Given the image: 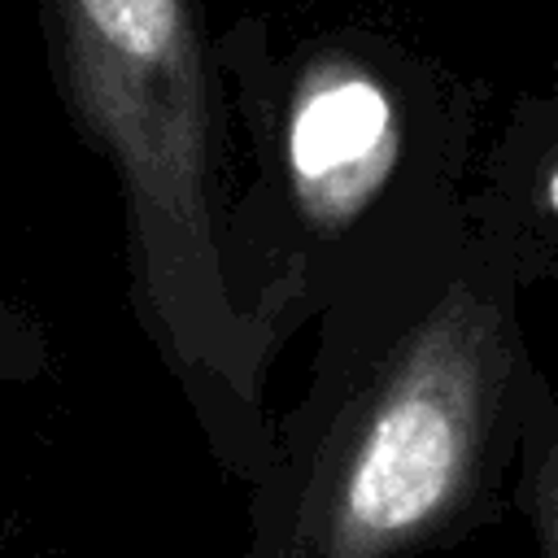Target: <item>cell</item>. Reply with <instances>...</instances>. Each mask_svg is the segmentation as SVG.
Listing matches in <instances>:
<instances>
[{
    "label": "cell",
    "mask_w": 558,
    "mask_h": 558,
    "mask_svg": "<svg viewBox=\"0 0 558 558\" xmlns=\"http://www.w3.org/2000/svg\"><path fill=\"white\" fill-rule=\"evenodd\" d=\"M510 366V310L453 288L410 331L331 466L327 558H392L466 506Z\"/></svg>",
    "instance_id": "6da1fadb"
},
{
    "label": "cell",
    "mask_w": 558,
    "mask_h": 558,
    "mask_svg": "<svg viewBox=\"0 0 558 558\" xmlns=\"http://www.w3.org/2000/svg\"><path fill=\"white\" fill-rule=\"evenodd\" d=\"M70 92L113 148L148 231L205 222V65L187 0H52Z\"/></svg>",
    "instance_id": "7a4b0ae2"
},
{
    "label": "cell",
    "mask_w": 558,
    "mask_h": 558,
    "mask_svg": "<svg viewBox=\"0 0 558 558\" xmlns=\"http://www.w3.org/2000/svg\"><path fill=\"white\" fill-rule=\"evenodd\" d=\"M401 153L397 105L357 65H318L288 118V174L301 209L323 227L357 218Z\"/></svg>",
    "instance_id": "3957f363"
},
{
    "label": "cell",
    "mask_w": 558,
    "mask_h": 558,
    "mask_svg": "<svg viewBox=\"0 0 558 558\" xmlns=\"http://www.w3.org/2000/svg\"><path fill=\"white\" fill-rule=\"evenodd\" d=\"M523 510L536 536V558H558V405L532 397L523 423Z\"/></svg>",
    "instance_id": "277c9868"
},
{
    "label": "cell",
    "mask_w": 558,
    "mask_h": 558,
    "mask_svg": "<svg viewBox=\"0 0 558 558\" xmlns=\"http://www.w3.org/2000/svg\"><path fill=\"white\" fill-rule=\"evenodd\" d=\"M541 205L549 218H558V161H549V170L541 179Z\"/></svg>",
    "instance_id": "5b68a950"
}]
</instances>
